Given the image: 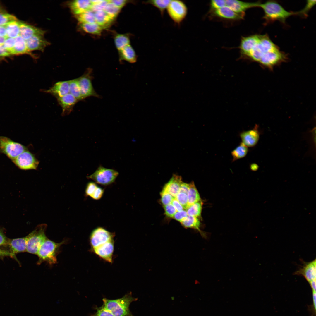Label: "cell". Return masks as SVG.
I'll list each match as a JSON object with an SVG mask.
<instances>
[{
	"label": "cell",
	"mask_w": 316,
	"mask_h": 316,
	"mask_svg": "<svg viewBox=\"0 0 316 316\" xmlns=\"http://www.w3.org/2000/svg\"><path fill=\"white\" fill-rule=\"evenodd\" d=\"M247 56L271 70L287 59L286 55L267 35L257 34L256 41Z\"/></svg>",
	"instance_id": "1"
},
{
	"label": "cell",
	"mask_w": 316,
	"mask_h": 316,
	"mask_svg": "<svg viewBox=\"0 0 316 316\" xmlns=\"http://www.w3.org/2000/svg\"><path fill=\"white\" fill-rule=\"evenodd\" d=\"M171 204L175 207L177 211H180L183 210L184 208L183 207L175 198H174Z\"/></svg>",
	"instance_id": "52"
},
{
	"label": "cell",
	"mask_w": 316,
	"mask_h": 316,
	"mask_svg": "<svg viewBox=\"0 0 316 316\" xmlns=\"http://www.w3.org/2000/svg\"><path fill=\"white\" fill-rule=\"evenodd\" d=\"M56 99L58 104L62 108L61 115L63 116L70 114L78 102L75 98L69 93Z\"/></svg>",
	"instance_id": "15"
},
{
	"label": "cell",
	"mask_w": 316,
	"mask_h": 316,
	"mask_svg": "<svg viewBox=\"0 0 316 316\" xmlns=\"http://www.w3.org/2000/svg\"><path fill=\"white\" fill-rule=\"evenodd\" d=\"M309 283L312 290V291H316V280L312 281Z\"/></svg>",
	"instance_id": "58"
},
{
	"label": "cell",
	"mask_w": 316,
	"mask_h": 316,
	"mask_svg": "<svg viewBox=\"0 0 316 316\" xmlns=\"http://www.w3.org/2000/svg\"><path fill=\"white\" fill-rule=\"evenodd\" d=\"M45 33L41 29L20 21L19 35L25 40L35 35L44 36Z\"/></svg>",
	"instance_id": "19"
},
{
	"label": "cell",
	"mask_w": 316,
	"mask_h": 316,
	"mask_svg": "<svg viewBox=\"0 0 316 316\" xmlns=\"http://www.w3.org/2000/svg\"><path fill=\"white\" fill-rule=\"evenodd\" d=\"M250 169L253 171H256L257 170L258 166L255 164H253L250 165Z\"/></svg>",
	"instance_id": "60"
},
{
	"label": "cell",
	"mask_w": 316,
	"mask_h": 316,
	"mask_svg": "<svg viewBox=\"0 0 316 316\" xmlns=\"http://www.w3.org/2000/svg\"><path fill=\"white\" fill-rule=\"evenodd\" d=\"M0 35L6 39L7 38L6 29L4 26H0Z\"/></svg>",
	"instance_id": "57"
},
{
	"label": "cell",
	"mask_w": 316,
	"mask_h": 316,
	"mask_svg": "<svg viewBox=\"0 0 316 316\" xmlns=\"http://www.w3.org/2000/svg\"><path fill=\"white\" fill-rule=\"evenodd\" d=\"M20 21H13L4 26L5 28L7 38H15L19 35Z\"/></svg>",
	"instance_id": "29"
},
{
	"label": "cell",
	"mask_w": 316,
	"mask_h": 316,
	"mask_svg": "<svg viewBox=\"0 0 316 316\" xmlns=\"http://www.w3.org/2000/svg\"><path fill=\"white\" fill-rule=\"evenodd\" d=\"M226 6L234 12L240 13H244L247 10L255 7H259L260 2H245L236 0H225Z\"/></svg>",
	"instance_id": "17"
},
{
	"label": "cell",
	"mask_w": 316,
	"mask_h": 316,
	"mask_svg": "<svg viewBox=\"0 0 316 316\" xmlns=\"http://www.w3.org/2000/svg\"><path fill=\"white\" fill-rule=\"evenodd\" d=\"M312 298L314 307L316 308V291H313Z\"/></svg>",
	"instance_id": "59"
},
{
	"label": "cell",
	"mask_w": 316,
	"mask_h": 316,
	"mask_svg": "<svg viewBox=\"0 0 316 316\" xmlns=\"http://www.w3.org/2000/svg\"><path fill=\"white\" fill-rule=\"evenodd\" d=\"M28 148L6 136H0V154L5 155L12 161Z\"/></svg>",
	"instance_id": "6"
},
{
	"label": "cell",
	"mask_w": 316,
	"mask_h": 316,
	"mask_svg": "<svg viewBox=\"0 0 316 316\" xmlns=\"http://www.w3.org/2000/svg\"><path fill=\"white\" fill-rule=\"evenodd\" d=\"M181 223L185 228H193L197 230L202 236L205 237V234L200 229V222L197 217L188 215Z\"/></svg>",
	"instance_id": "28"
},
{
	"label": "cell",
	"mask_w": 316,
	"mask_h": 316,
	"mask_svg": "<svg viewBox=\"0 0 316 316\" xmlns=\"http://www.w3.org/2000/svg\"><path fill=\"white\" fill-rule=\"evenodd\" d=\"M11 55L3 46H0V58H3L10 56Z\"/></svg>",
	"instance_id": "53"
},
{
	"label": "cell",
	"mask_w": 316,
	"mask_h": 316,
	"mask_svg": "<svg viewBox=\"0 0 316 316\" xmlns=\"http://www.w3.org/2000/svg\"><path fill=\"white\" fill-rule=\"evenodd\" d=\"M259 7L263 9L264 12L263 18L267 23L279 21L285 23L288 17L297 15V12L288 11L278 2L273 1L260 3Z\"/></svg>",
	"instance_id": "3"
},
{
	"label": "cell",
	"mask_w": 316,
	"mask_h": 316,
	"mask_svg": "<svg viewBox=\"0 0 316 316\" xmlns=\"http://www.w3.org/2000/svg\"><path fill=\"white\" fill-rule=\"evenodd\" d=\"M119 51L120 61H125L132 63L136 62L137 56L134 50L130 44Z\"/></svg>",
	"instance_id": "25"
},
{
	"label": "cell",
	"mask_w": 316,
	"mask_h": 316,
	"mask_svg": "<svg viewBox=\"0 0 316 316\" xmlns=\"http://www.w3.org/2000/svg\"><path fill=\"white\" fill-rule=\"evenodd\" d=\"M15 41V38H7L6 39L3 46L10 53L14 47Z\"/></svg>",
	"instance_id": "46"
},
{
	"label": "cell",
	"mask_w": 316,
	"mask_h": 316,
	"mask_svg": "<svg viewBox=\"0 0 316 316\" xmlns=\"http://www.w3.org/2000/svg\"><path fill=\"white\" fill-rule=\"evenodd\" d=\"M316 263L315 259L310 262H304L302 267L295 272L294 274L303 276L309 283L316 280Z\"/></svg>",
	"instance_id": "13"
},
{
	"label": "cell",
	"mask_w": 316,
	"mask_h": 316,
	"mask_svg": "<svg viewBox=\"0 0 316 316\" xmlns=\"http://www.w3.org/2000/svg\"><path fill=\"white\" fill-rule=\"evenodd\" d=\"M115 6L121 9L127 3V1L125 0H109Z\"/></svg>",
	"instance_id": "51"
},
{
	"label": "cell",
	"mask_w": 316,
	"mask_h": 316,
	"mask_svg": "<svg viewBox=\"0 0 316 316\" xmlns=\"http://www.w3.org/2000/svg\"><path fill=\"white\" fill-rule=\"evenodd\" d=\"M114 248V239L92 249L95 253L105 261L112 262Z\"/></svg>",
	"instance_id": "14"
},
{
	"label": "cell",
	"mask_w": 316,
	"mask_h": 316,
	"mask_svg": "<svg viewBox=\"0 0 316 316\" xmlns=\"http://www.w3.org/2000/svg\"><path fill=\"white\" fill-rule=\"evenodd\" d=\"M248 152V147L241 142L240 145L232 150L231 154L232 157V162L245 157Z\"/></svg>",
	"instance_id": "31"
},
{
	"label": "cell",
	"mask_w": 316,
	"mask_h": 316,
	"mask_svg": "<svg viewBox=\"0 0 316 316\" xmlns=\"http://www.w3.org/2000/svg\"><path fill=\"white\" fill-rule=\"evenodd\" d=\"M189 184V187L187 193L188 197L187 207L201 200L199 194L194 182H191Z\"/></svg>",
	"instance_id": "30"
},
{
	"label": "cell",
	"mask_w": 316,
	"mask_h": 316,
	"mask_svg": "<svg viewBox=\"0 0 316 316\" xmlns=\"http://www.w3.org/2000/svg\"><path fill=\"white\" fill-rule=\"evenodd\" d=\"M175 198L182 205L183 208L186 209L188 207V197L187 194L183 192H179Z\"/></svg>",
	"instance_id": "43"
},
{
	"label": "cell",
	"mask_w": 316,
	"mask_h": 316,
	"mask_svg": "<svg viewBox=\"0 0 316 316\" xmlns=\"http://www.w3.org/2000/svg\"><path fill=\"white\" fill-rule=\"evenodd\" d=\"M257 34L242 38L239 48L241 53L246 56L257 40Z\"/></svg>",
	"instance_id": "24"
},
{
	"label": "cell",
	"mask_w": 316,
	"mask_h": 316,
	"mask_svg": "<svg viewBox=\"0 0 316 316\" xmlns=\"http://www.w3.org/2000/svg\"><path fill=\"white\" fill-rule=\"evenodd\" d=\"M114 234L102 227L93 230L90 237V242L93 249L113 239Z\"/></svg>",
	"instance_id": "11"
},
{
	"label": "cell",
	"mask_w": 316,
	"mask_h": 316,
	"mask_svg": "<svg viewBox=\"0 0 316 316\" xmlns=\"http://www.w3.org/2000/svg\"><path fill=\"white\" fill-rule=\"evenodd\" d=\"M92 4L91 0H75L71 2L69 6L73 14L76 16L90 10Z\"/></svg>",
	"instance_id": "22"
},
{
	"label": "cell",
	"mask_w": 316,
	"mask_h": 316,
	"mask_svg": "<svg viewBox=\"0 0 316 316\" xmlns=\"http://www.w3.org/2000/svg\"><path fill=\"white\" fill-rule=\"evenodd\" d=\"M315 0H308L305 7L302 10L297 12V15L302 16H307L308 13L316 4Z\"/></svg>",
	"instance_id": "41"
},
{
	"label": "cell",
	"mask_w": 316,
	"mask_h": 316,
	"mask_svg": "<svg viewBox=\"0 0 316 316\" xmlns=\"http://www.w3.org/2000/svg\"><path fill=\"white\" fill-rule=\"evenodd\" d=\"M42 91L51 94L56 98L63 96L69 93V80L57 82L48 89Z\"/></svg>",
	"instance_id": "16"
},
{
	"label": "cell",
	"mask_w": 316,
	"mask_h": 316,
	"mask_svg": "<svg viewBox=\"0 0 316 316\" xmlns=\"http://www.w3.org/2000/svg\"><path fill=\"white\" fill-rule=\"evenodd\" d=\"M8 241L3 233L0 230V245L8 244Z\"/></svg>",
	"instance_id": "55"
},
{
	"label": "cell",
	"mask_w": 316,
	"mask_h": 316,
	"mask_svg": "<svg viewBox=\"0 0 316 316\" xmlns=\"http://www.w3.org/2000/svg\"><path fill=\"white\" fill-rule=\"evenodd\" d=\"M0 256H9L14 257L15 255L11 253L10 252L0 248Z\"/></svg>",
	"instance_id": "56"
},
{
	"label": "cell",
	"mask_w": 316,
	"mask_h": 316,
	"mask_svg": "<svg viewBox=\"0 0 316 316\" xmlns=\"http://www.w3.org/2000/svg\"><path fill=\"white\" fill-rule=\"evenodd\" d=\"M189 187V184L182 182L180 186L179 192L184 193L187 194Z\"/></svg>",
	"instance_id": "54"
},
{
	"label": "cell",
	"mask_w": 316,
	"mask_h": 316,
	"mask_svg": "<svg viewBox=\"0 0 316 316\" xmlns=\"http://www.w3.org/2000/svg\"><path fill=\"white\" fill-rule=\"evenodd\" d=\"M47 225L45 224L37 226L35 229L27 236L26 251L37 255L41 246L47 239L45 232Z\"/></svg>",
	"instance_id": "5"
},
{
	"label": "cell",
	"mask_w": 316,
	"mask_h": 316,
	"mask_svg": "<svg viewBox=\"0 0 316 316\" xmlns=\"http://www.w3.org/2000/svg\"><path fill=\"white\" fill-rule=\"evenodd\" d=\"M92 3L90 10L93 12L104 10L108 0H91Z\"/></svg>",
	"instance_id": "40"
},
{
	"label": "cell",
	"mask_w": 316,
	"mask_h": 316,
	"mask_svg": "<svg viewBox=\"0 0 316 316\" xmlns=\"http://www.w3.org/2000/svg\"><path fill=\"white\" fill-rule=\"evenodd\" d=\"M114 41L116 47L119 51L130 44V43L129 37L126 34H116L114 37Z\"/></svg>",
	"instance_id": "33"
},
{
	"label": "cell",
	"mask_w": 316,
	"mask_h": 316,
	"mask_svg": "<svg viewBox=\"0 0 316 316\" xmlns=\"http://www.w3.org/2000/svg\"><path fill=\"white\" fill-rule=\"evenodd\" d=\"M80 26L85 32L95 35H100L103 29L96 23H80Z\"/></svg>",
	"instance_id": "32"
},
{
	"label": "cell",
	"mask_w": 316,
	"mask_h": 316,
	"mask_svg": "<svg viewBox=\"0 0 316 316\" xmlns=\"http://www.w3.org/2000/svg\"><path fill=\"white\" fill-rule=\"evenodd\" d=\"M69 93L72 95L78 101L83 100L79 87L77 78L69 80Z\"/></svg>",
	"instance_id": "36"
},
{
	"label": "cell",
	"mask_w": 316,
	"mask_h": 316,
	"mask_svg": "<svg viewBox=\"0 0 316 316\" xmlns=\"http://www.w3.org/2000/svg\"><path fill=\"white\" fill-rule=\"evenodd\" d=\"M97 187L95 183L92 182H88L87 184L85 190L86 195L90 197Z\"/></svg>",
	"instance_id": "47"
},
{
	"label": "cell",
	"mask_w": 316,
	"mask_h": 316,
	"mask_svg": "<svg viewBox=\"0 0 316 316\" xmlns=\"http://www.w3.org/2000/svg\"><path fill=\"white\" fill-rule=\"evenodd\" d=\"M169 16L175 24L180 25L186 17L188 11L185 3L181 0H171L166 9Z\"/></svg>",
	"instance_id": "8"
},
{
	"label": "cell",
	"mask_w": 316,
	"mask_h": 316,
	"mask_svg": "<svg viewBox=\"0 0 316 316\" xmlns=\"http://www.w3.org/2000/svg\"><path fill=\"white\" fill-rule=\"evenodd\" d=\"M118 174L116 170L100 166L93 173L87 177L98 184L106 186L114 182Z\"/></svg>",
	"instance_id": "9"
},
{
	"label": "cell",
	"mask_w": 316,
	"mask_h": 316,
	"mask_svg": "<svg viewBox=\"0 0 316 316\" xmlns=\"http://www.w3.org/2000/svg\"><path fill=\"white\" fill-rule=\"evenodd\" d=\"M75 16L80 23H95L94 13L91 10H87Z\"/></svg>",
	"instance_id": "35"
},
{
	"label": "cell",
	"mask_w": 316,
	"mask_h": 316,
	"mask_svg": "<svg viewBox=\"0 0 316 316\" xmlns=\"http://www.w3.org/2000/svg\"><path fill=\"white\" fill-rule=\"evenodd\" d=\"M6 38L0 35V46H3Z\"/></svg>",
	"instance_id": "61"
},
{
	"label": "cell",
	"mask_w": 316,
	"mask_h": 316,
	"mask_svg": "<svg viewBox=\"0 0 316 316\" xmlns=\"http://www.w3.org/2000/svg\"><path fill=\"white\" fill-rule=\"evenodd\" d=\"M18 20L16 17L5 12H0V26H4L10 22Z\"/></svg>",
	"instance_id": "39"
},
{
	"label": "cell",
	"mask_w": 316,
	"mask_h": 316,
	"mask_svg": "<svg viewBox=\"0 0 316 316\" xmlns=\"http://www.w3.org/2000/svg\"><path fill=\"white\" fill-rule=\"evenodd\" d=\"M27 238L24 237L11 239L8 241L10 252L15 255L16 253L26 251Z\"/></svg>",
	"instance_id": "23"
},
{
	"label": "cell",
	"mask_w": 316,
	"mask_h": 316,
	"mask_svg": "<svg viewBox=\"0 0 316 316\" xmlns=\"http://www.w3.org/2000/svg\"><path fill=\"white\" fill-rule=\"evenodd\" d=\"M94 13L95 23L103 29L109 26L114 20L104 10L98 11Z\"/></svg>",
	"instance_id": "27"
},
{
	"label": "cell",
	"mask_w": 316,
	"mask_h": 316,
	"mask_svg": "<svg viewBox=\"0 0 316 316\" xmlns=\"http://www.w3.org/2000/svg\"><path fill=\"white\" fill-rule=\"evenodd\" d=\"M138 300L132 296L130 292L116 299H102L103 304L100 307L110 312L114 316H133L129 309L130 303Z\"/></svg>",
	"instance_id": "2"
},
{
	"label": "cell",
	"mask_w": 316,
	"mask_h": 316,
	"mask_svg": "<svg viewBox=\"0 0 316 316\" xmlns=\"http://www.w3.org/2000/svg\"><path fill=\"white\" fill-rule=\"evenodd\" d=\"M65 241L57 243L48 238L44 241L39 248L37 255L38 257L37 265L46 262L50 265L56 263V256L61 246L65 243Z\"/></svg>",
	"instance_id": "4"
},
{
	"label": "cell",
	"mask_w": 316,
	"mask_h": 316,
	"mask_svg": "<svg viewBox=\"0 0 316 316\" xmlns=\"http://www.w3.org/2000/svg\"><path fill=\"white\" fill-rule=\"evenodd\" d=\"M226 6L225 0H212L210 2L211 11Z\"/></svg>",
	"instance_id": "44"
},
{
	"label": "cell",
	"mask_w": 316,
	"mask_h": 316,
	"mask_svg": "<svg viewBox=\"0 0 316 316\" xmlns=\"http://www.w3.org/2000/svg\"><path fill=\"white\" fill-rule=\"evenodd\" d=\"M43 36L35 35L26 40L28 49L30 52L35 50L43 51L49 45V43Z\"/></svg>",
	"instance_id": "20"
},
{
	"label": "cell",
	"mask_w": 316,
	"mask_h": 316,
	"mask_svg": "<svg viewBox=\"0 0 316 316\" xmlns=\"http://www.w3.org/2000/svg\"><path fill=\"white\" fill-rule=\"evenodd\" d=\"M104 193V190L102 188L97 187L90 197L95 200H99L102 197Z\"/></svg>",
	"instance_id": "50"
},
{
	"label": "cell",
	"mask_w": 316,
	"mask_h": 316,
	"mask_svg": "<svg viewBox=\"0 0 316 316\" xmlns=\"http://www.w3.org/2000/svg\"><path fill=\"white\" fill-rule=\"evenodd\" d=\"M94 78L92 70L87 69L81 76L77 78L81 94L83 100L90 97L101 98V96L95 90L92 80Z\"/></svg>",
	"instance_id": "7"
},
{
	"label": "cell",
	"mask_w": 316,
	"mask_h": 316,
	"mask_svg": "<svg viewBox=\"0 0 316 316\" xmlns=\"http://www.w3.org/2000/svg\"><path fill=\"white\" fill-rule=\"evenodd\" d=\"M121 9L108 0L104 10L111 18L114 19L118 14Z\"/></svg>",
	"instance_id": "38"
},
{
	"label": "cell",
	"mask_w": 316,
	"mask_h": 316,
	"mask_svg": "<svg viewBox=\"0 0 316 316\" xmlns=\"http://www.w3.org/2000/svg\"><path fill=\"white\" fill-rule=\"evenodd\" d=\"M95 309L96 312L90 316H114L110 312L101 307H96Z\"/></svg>",
	"instance_id": "48"
},
{
	"label": "cell",
	"mask_w": 316,
	"mask_h": 316,
	"mask_svg": "<svg viewBox=\"0 0 316 316\" xmlns=\"http://www.w3.org/2000/svg\"><path fill=\"white\" fill-rule=\"evenodd\" d=\"M19 169L23 170L37 169L39 161L35 155L27 150L12 161Z\"/></svg>",
	"instance_id": "10"
},
{
	"label": "cell",
	"mask_w": 316,
	"mask_h": 316,
	"mask_svg": "<svg viewBox=\"0 0 316 316\" xmlns=\"http://www.w3.org/2000/svg\"><path fill=\"white\" fill-rule=\"evenodd\" d=\"M202 206L201 201L188 207L186 209L188 215L198 217L201 216Z\"/></svg>",
	"instance_id": "37"
},
{
	"label": "cell",
	"mask_w": 316,
	"mask_h": 316,
	"mask_svg": "<svg viewBox=\"0 0 316 316\" xmlns=\"http://www.w3.org/2000/svg\"><path fill=\"white\" fill-rule=\"evenodd\" d=\"M161 201L164 205L171 204L174 197L169 193L163 190L160 193Z\"/></svg>",
	"instance_id": "42"
},
{
	"label": "cell",
	"mask_w": 316,
	"mask_h": 316,
	"mask_svg": "<svg viewBox=\"0 0 316 316\" xmlns=\"http://www.w3.org/2000/svg\"><path fill=\"white\" fill-rule=\"evenodd\" d=\"M182 178L179 176L174 175L169 182L164 186L163 190L166 191L174 198H175L179 192Z\"/></svg>",
	"instance_id": "21"
},
{
	"label": "cell",
	"mask_w": 316,
	"mask_h": 316,
	"mask_svg": "<svg viewBox=\"0 0 316 316\" xmlns=\"http://www.w3.org/2000/svg\"><path fill=\"white\" fill-rule=\"evenodd\" d=\"M15 40L14 47L10 52L11 55L27 54L34 57L28 49L26 40L20 35L15 38Z\"/></svg>",
	"instance_id": "26"
},
{
	"label": "cell",
	"mask_w": 316,
	"mask_h": 316,
	"mask_svg": "<svg viewBox=\"0 0 316 316\" xmlns=\"http://www.w3.org/2000/svg\"><path fill=\"white\" fill-rule=\"evenodd\" d=\"M213 16L222 19L230 20H238L243 19L244 13H237L226 6L212 11Z\"/></svg>",
	"instance_id": "18"
},
{
	"label": "cell",
	"mask_w": 316,
	"mask_h": 316,
	"mask_svg": "<svg viewBox=\"0 0 316 316\" xmlns=\"http://www.w3.org/2000/svg\"><path fill=\"white\" fill-rule=\"evenodd\" d=\"M3 11H4L2 7L0 5V12Z\"/></svg>",
	"instance_id": "62"
},
{
	"label": "cell",
	"mask_w": 316,
	"mask_h": 316,
	"mask_svg": "<svg viewBox=\"0 0 316 316\" xmlns=\"http://www.w3.org/2000/svg\"><path fill=\"white\" fill-rule=\"evenodd\" d=\"M188 215L186 210L183 209L180 211H177L173 218L181 222Z\"/></svg>",
	"instance_id": "49"
},
{
	"label": "cell",
	"mask_w": 316,
	"mask_h": 316,
	"mask_svg": "<svg viewBox=\"0 0 316 316\" xmlns=\"http://www.w3.org/2000/svg\"><path fill=\"white\" fill-rule=\"evenodd\" d=\"M164 206L166 215L169 217L173 218L177 212L175 207L171 203Z\"/></svg>",
	"instance_id": "45"
},
{
	"label": "cell",
	"mask_w": 316,
	"mask_h": 316,
	"mask_svg": "<svg viewBox=\"0 0 316 316\" xmlns=\"http://www.w3.org/2000/svg\"><path fill=\"white\" fill-rule=\"evenodd\" d=\"M258 128V125H256L252 129L240 132L239 135L241 142L248 147L256 145L259 140L260 135Z\"/></svg>",
	"instance_id": "12"
},
{
	"label": "cell",
	"mask_w": 316,
	"mask_h": 316,
	"mask_svg": "<svg viewBox=\"0 0 316 316\" xmlns=\"http://www.w3.org/2000/svg\"><path fill=\"white\" fill-rule=\"evenodd\" d=\"M170 1L169 0H150L146 1L145 3L151 5L156 8L159 10L161 15L163 16Z\"/></svg>",
	"instance_id": "34"
}]
</instances>
